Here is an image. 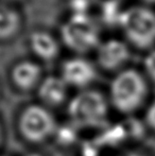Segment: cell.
Masks as SVG:
<instances>
[{"instance_id": "30bf717a", "label": "cell", "mask_w": 155, "mask_h": 156, "mask_svg": "<svg viewBox=\"0 0 155 156\" xmlns=\"http://www.w3.org/2000/svg\"><path fill=\"white\" fill-rule=\"evenodd\" d=\"M68 85L61 76H50L43 79L38 85V96L48 105H60L66 100Z\"/></svg>"}, {"instance_id": "9a60e30c", "label": "cell", "mask_w": 155, "mask_h": 156, "mask_svg": "<svg viewBox=\"0 0 155 156\" xmlns=\"http://www.w3.org/2000/svg\"><path fill=\"white\" fill-rule=\"evenodd\" d=\"M146 119H147V122L150 126L153 129H155V102L152 103L150 105V107L148 108L147 115H146Z\"/></svg>"}, {"instance_id": "9c48e42d", "label": "cell", "mask_w": 155, "mask_h": 156, "mask_svg": "<svg viewBox=\"0 0 155 156\" xmlns=\"http://www.w3.org/2000/svg\"><path fill=\"white\" fill-rule=\"evenodd\" d=\"M14 84L20 89H31L41 82V68L33 61H20L11 71Z\"/></svg>"}, {"instance_id": "52a82bcc", "label": "cell", "mask_w": 155, "mask_h": 156, "mask_svg": "<svg viewBox=\"0 0 155 156\" xmlns=\"http://www.w3.org/2000/svg\"><path fill=\"white\" fill-rule=\"evenodd\" d=\"M61 78L68 86L86 87L96 78V69L89 61L73 58L65 61L61 69Z\"/></svg>"}, {"instance_id": "ffe728a7", "label": "cell", "mask_w": 155, "mask_h": 156, "mask_svg": "<svg viewBox=\"0 0 155 156\" xmlns=\"http://www.w3.org/2000/svg\"><path fill=\"white\" fill-rule=\"evenodd\" d=\"M0 138H1V129H0Z\"/></svg>"}, {"instance_id": "7a4b0ae2", "label": "cell", "mask_w": 155, "mask_h": 156, "mask_svg": "<svg viewBox=\"0 0 155 156\" xmlns=\"http://www.w3.org/2000/svg\"><path fill=\"white\" fill-rule=\"evenodd\" d=\"M120 28L125 38L139 49H149L155 44V12L146 6L124 10Z\"/></svg>"}, {"instance_id": "5bb4252c", "label": "cell", "mask_w": 155, "mask_h": 156, "mask_svg": "<svg viewBox=\"0 0 155 156\" xmlns=\"http://www.w3.org/2000/svg\"><path fill=\"white\" fill-rule=\"evenodd\" d=\"M143 67L147 76L155 82V49L151 50L143 60Z\"/></svg>"}, {"instance_id": "d6986e66", "label": "cell", "mask_w": 155, "mask_h": 156, "mask_svg": "<svg viewBox=\"0 0 155 156\" xmlns=\"http://www.w3.org/2000/svg\"><path fill=\"white\" fill-rule=\"evenodd\" d=\"M27 156H41V155H39V154H34V153H32V154H29V155H27Z\"/></svg>"}, {"instance_id": "8fae6325", "label": "cell", "mask_w": 155, "mask_h": 156, "mask_svg": "<svg viewBox=\"0 0 155 156\" xmlns=\"http://www.w3.org/2000/svg\"><path fill=\"white\" fill-rule=\"evenodd\" d=\"M21 15L12 4L0 1V41L14 38L21 30Z\"/></svg>"}, {"instance_id": "5b68a950", "label": "cell", "mask_w": 155, "mask_h": 156, "mask_svg": "<svg viewBox=\"0 0 155 156\" xmlns=\"http://www.w3.org/2000/svg\"><path fill=\"white\" fill-rule=\"evenodd\" d=\"M19 125L23 135L33 142L45 140L55 129L53 116L41 105L28 106L21 115Z\"/></svg>"}, {"instance_id": "e0dca14e", "label": "cell", "mask_w": 155, "mask_h": 156, "mask_svg": "<svg viewBox=\"0 0 155 156\" xmlns=\"http://www.w3.org/2000/svg\"><path fill=\"white\" fill-rule=\"evenodd\" d=\"M0 1H2V2H6V3H10V4H12V3H14V2L21 1V0H0Z\"/></svg>"}, {"instance_id": "7c38bea8", "label": "cell", "mask_w": 155, "mask_h": 156, "mask_svg": "<svg viewBox=\"0 0 155 156\" xmlns=\"http://www.w3.org/2000/svg\"><path fill=\"white\" fill-rule=\"evenodd\" d=\"M121 3H104L100 5V18L107 27L119 26L124 10H121Z\"/></svg>"}, {"instance_id": "277c9868", "label": "cell", "mask_w": 155, "mask_h": 156, "mask_svg": "<svg viewBox=\"0 0 155 156\" xmlns=\"http://www.w3.org/2000/svg\"><path fill=\"white\" fill-rule=\"evenodd\" d=\"M108 103L105 97L98 90H84L70 101L68 114L78 124L93 125L105 119Z\"/></svg>"}, {"instance_id": "6da1fadb", "label": "cell", "mask_w": 155, "mask_h": 156, "mask_svg": "<svg viewBox=\"0 0 155 156\" xmlns=\"http://www.w3.org/2000/svg\"><path fill=\"white\" fill-rule=\"evenodd\" d=\"M147 93V83L143 74L135 69H123L111 83V103L120 113L130 114L143 105Z\"/></svg>"}, {"instance_id": "ac0fdd59", "label": "cell", "mask_w": 155, "mask_h": 156, "mask_svg": "<svg viewBox=\"0 0 155 156\" xmlns=\"http://www.w3.org/2000/svg\"><path fill=\"white\" fill-rule=\"evenodd\" d=\"M143 1L147 2V3H150V4H153V3H155V0H143Z\"/></svg>"}, {"instance_id": "4fadbf2b", "label": "cell", "mask_w": 155, "mask_h": 156, "mask_svg": "<svg viewBox=\"0 0 155 156\" xmlns=\"http://www.w3.org/2000/svg\"><path fill=\"white\" fill-rule=\"evenodd\" d=\"M90 0H69L71 15H88Z\"/></svg>"}, {"instance_id": "3957f363", "label": "cell", "mask_w": 155, "mask_h": 156, "mask_svg": "<svg viewBox=\"0 0 155 156\" xmlns=\"http://www.w3.org/2000/svg\"><path fill=\"white\" fill-rule=\"evenodd\" d=\"M61 38L67 48L77 53L97 49L101 43L98 25L88 15H70L61 27Z\"/></svg>"}, {"instance_id": "8992f818", "label": "cell", "mask_w": 155, "mask_h": 156, "mask_svg": "<svg viewBox=\"0 0 155 156\" xmlns=\"http://www.w3.org/2000/svg\"><path fill=\"white\" fill-rule=\"evenodd\" d=\"M96 50L98 64L107 71H115L122 68L131 56L128 44L116 38L101 41Z\"/></svg>"}, {"instance_id": "2e32d148", "label": "cell", "mask_w": 155, "mask_h": 156, "mask_svg": "<svg viewBox=\"0 0 155 156\" xmlns=\"http://www.w3.org/2000/svg\"><path fill=\"white\" fill-rule=\"evenodd\" d=\"M95 1H97L101 5L104 3H121L122 0H95Z\"/></svg>"}, {"instance_id": "ba28073f", "label": "cell", "mask_w": 155, "mask_h": 156, "mask_svg": "<svg viewBox=\"0 0 155 156\" xmlns=\"http://www.w3.org/2000/svg\"><path fill=\"white\" fill-rule=\"evenodd\" d=\"M29 46L35 56L43 61H52L60 53L58 39L47 31H33L29 36Z\"/></svg>"}]
</instances>
